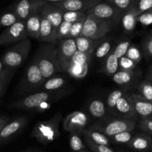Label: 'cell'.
Returning <instances> with one entry per match:
<instances>
[{
	"instance_id": "6da1fadb",
	"label": "cell",
	"mask_w": 152,
	"mask_h": 152,
	"mask_svg": "<svg viewBox=\"0 0 152 152\" xmlns=\"http://www.w3.org/2000/svg\"><path fill=\"white\" fill-rule=\"evenodd\" d=\"M63 121V116L61 112L56 113L46 121H40L33 127L30 137L34 138L38 142L43 145H48L61 137L59 127Z\"/></svg>"
},
{
	"instance_id": "7a4b0ae2",
	"label": "cell",
	"mask_w": 152,
	"mask_h": 152,
	"mask_svg": "<svg viewBox=\"0 0 152 152\" xmlns=\"http://www.w3.org/2000/svg\"><path fill=\"white\" fill-rule=\"evenodd\" d=\"M34 60L45 80L54 76L58 72H62L58 63L55 45L45 44L40 46L35 55Z\"/></svg>"
},
{
	"instance_id": "3957f363",
	"label": "cell",
	"mask_w": 152,
	"mask_h": 152,
	"mask_svg": "<svg viewBox=\"0 0 152 152\" xmlns=\"http://www.w3.org/2000/svg\"><path fill=\"white\" fill-rule=\"evenodd\" d=\"M65 95L64 90L56 91H39L27 96L26 97L17 101L11 104V108L23 110L37 109L38 107L45 102H52L58 100Z\"/></svg>"
},
{
	"instance_id": "277c9868",
	"label": "cell",
	"mask_w": 152,
	"mask_h": 152,
	"mask_svg": "<svg viewBox=\"0 0 152 152\" xmlns=\"http://www.w3.org/2000/svg\"><path fill=\"white\" fill-rule=\"evenodd\" d=\"M31 43L26 38L15 43L2 56V62L4 67L16 69L26 61L30 52Z\"/></svg>"
},
{
	"instance_id": "5b68a950",
	"label": "cell",
	"mask_w": 152,
	"mask_h": 152,
	"mask_svg": "<svg viewBox=\"0 0 152 152\" xmlns=\"http://www.w3.org/2000/svg\"><path fill=\"white\" fill-rule=\"evenodd\" d=\"M114 27L115 26L112 23L104 21L93 14L87 13L81 36L94 40H101L110 32Z\"/></svg>"
},
{
	"instance_id": "8992f818",
	"label": "cell",
	"mask_w": 152,
	"mask_h": 152,
	"mask_svg": "<svg viewBox=\"0 0 152 152\" xmlns=\"http://www.w3.org/2000/svg\"><path fill=\"white\" fill-rule=\"evenodd\" d=\"M45 81L40 67L34 60L26 69L23 81L17 89V93L23 95L40 90Z\"/></svg>"
},
{
	"instance_id": "52a82bcc",
	"label": "cell",
	"mask_w": 152,
	"mask_h": 152,
	"mask_svg": "<svg viewBox=\"0 0 152 152\" xmlns=\"http://www.w3.org/2000/svg\"><path fill=\"white\" fill-rule=\"evenodd\" d=\"M136 127V120L124 118L109 119L99 122L90 127V128L100 131L107 137H110L124 131H133Z\"/></svg>"
},
{
	"instance_id": "ba28073f",
	"label": "cell",
	"mask_w": 152,
	"mask_h": 152,
	"mask_svg": "<svg viewBox=\"0 0 152 152\" xmlns=\"http://www.w3.org/2000/svg\"><path fill=\"white\" fill-rule=\"evenodd\" d=\"M87 13L93 14L104 21L109 22L115 26L120 23L124 14L122 11L106 1L99 2Z\"/></svg>"
},
{
	"instance_id": "9c48e42d",
	"label": "cell",
	"mask_w": 152,
	"mask_h": 152,
	"mask_svg": "<svg viewBox=\"0 0 152 152\" xmlns=\"http://www.w3.org/2000/svg\"><path fill=\"white\" fill-rule=\"evenodd\" d=\"M28 37L24 20H20L12 26L5 28L0 34V46L17 43Z\"/></svg>"
},
{
	"instance_id": "30bf717a",
	"label": "cell",
	"mask_w": 152,
	"mask_h": 152,
	"mask_svg": "<svg viewBox=\"0 0 152 152\" xmlns=\"http://www.w3.org/2000/svg\"><path fill=\"white\" fill-rule=\"evenodd\" d=\"M46 2L43 0H17L11 6L20 20H26L33 14L39 13Z\"/></svg>"
},
{
	"instance_id": "8fae6325",
	"label": "cell",
	"mask_w": 152,
	"mask_h": 152,
	"mask_svg": "<svg viewBox=\"0 0 152 152\" xmlns=\"http://www.w3.org/2000/svg\"><path fill=\"white\" fill-rule=\"evenodd\" d=\"M77 52L75 40L73 38H67L61 40L57 46V56L62 72H66L73 56Z\"/></svg>"
},
{
	"instance_id": "7c38bea8",
	"label": "cell",
	"mask_w": 152,
	"mask_h": 152,
	"mask_svg": "<svg viewBox=\"0 0 152 152\" xmlns=\"http://www.w3.org/2000/svg\"><path fill=\"white\" fill-rule=\"evenodd\" d=\"M88 122L87 114L82 111H74L66 116L63 120V128L70 134H81Z\"/></svg>"
},
{
	"instance_id": "4fadbf2b",
	"label": "cell",
	"mask_w": 152,
	"mask_h": 152,
	"mask_svg": "<svg viewBox=\"0 0 152 152\" xmlns=\"http://www.w3.org/2000/svg\"><path fill=\"white\" fill-rule=\"evenodd\" d=\"M90 57L91 55L77 51L72 59L66 72L74 78H84L88 72Z\"/></svg>"
},
{
	"instance_id": "5bb4252c",
	"label": "cell",
	"mask_w": 152,
	"mask_h": 152,
	"mask_svg": "<svg viewBox=\"0 0 152 152\" xmlns=\"http://www.w3.org/2000/svg\"><path fill=\"white\" fill-rule=\"evenodd\" d=\"M116 116L120 115L122 118L137 120L138 116L135 109L132 93H125L118 101L116 106Z\"/></svg>"
},
{
	"instance_id": "9a60e30c",
	"label": "cell",
	"mask_w": 152,
	"mask_h": 152,
	"mask_svg": "<svg viewBox=\"0 0 152 152\" xmlns=\"http://www.w3.org/2000/svg\"><path fill=\"white\" fill-rule=\"evenodd\" d=\"M104 0H67L65 2H56L55 5L64 11H81L87 13Z\"/></svg>"
},
{
	"instance_id": "2e32d148",
	"label": "cell",
	"mask_w": 152,
	"mask_h": 152,
	"mask_svg": "<svg viewBox=\"0 0 152 152\" xmlns=\"http://www.w3.org/2000/svg\"><path fill=\"white\" fill-rule=\"evenodd\" d=\"M27 122L26 117H19L8 122L0 132V145L6 142L18 134L25 127Z\"/></svg>"
},
{
	"instance_id": "e0dca14e",
	"label": "cell",
	"mask_w": 152,
	"mask_h": 152,
	"mask_svg": "<svg viewBox=\"0 0 152 152\" xmlns=\"http://www.w3.org/2000/svg\"><path fill=\"white\" fill-rule=\"evenodd\" d=\"M40 14L43 17H46L54 26L58 31L60 25L63 22V14L64 10L58 8L54 3H47L46 2L40 11Z\"/></svg>"
},
{
	"instance_id": "ac0fdd59",
	"label": "cell",
	"mask_w": 152,
	"mask_h": 152,
	"mask_svg": "<svg viewBox=\"0 0 152 152\" xmlns=\"http://www.w3.org/2000/svg\"><path fill=\"white\" fill-rule=\"evenodd\" d=\"M41 15V14H40ZM58 40L57 30L54 28L52 23L41 15V23H40V32L39 41L43 43H50Z\"/></svg>"
},
{
	"instance_id": "d6986e66",
	"label": "cell",
	"mask_w": 152,
	"mask_h": 152,
	"mask_svg": "<svg viewBox=\"0 0 152 152\" xmlns=\"http://www.w3.org/2000/svg\"><path fill=\"white\" fill-rule=\"evenodd\" d=\"M132 96L137 115L141 118L152 119V102L146 100L140 93H132Z\"/></svg>"
},
{
	"instance_id": "ffe728a7",
	"label": "cell",
	"mask_w": 152,
	"mask_h": 152,
	"mask_svg": "<svg viewBox=\"0 0 152 152\" xmlns=\"http://www.w3.org/2000/svg\"><path fill=\"white\" fill-rule=\"evenodd\" d=\"M151 141V136L143 132L134 136L127 145L137 151H149Z\"/></svg>"
},
{
	"instance_id": "44dd1931",
	"label": "cell",
	"mask_w": 152,
	"mask_h": 152,
	"mask_svg": "<svg viewBox=\"0 0 152 152\" xmlns=\"http://www.w3.org/2000/svg\"><path fill=\"white\" fill-rule=\"evenodd\" d=\"M25 23L28 36L39 41L41 23V15L40 12L29 17L27 20H25Z\"/></svg>"
},
{
	"instance_id": "7402d4cb",
	"label": "cell",
	"mask_w": 152,
	"mask_h": 152,
	"mask_svg": "<svg viewBox=\"0 0 152 152\" xmlns=\"http://www.w3.org/2000/svg\"><path fill=\"white\" fill-rule=\"evenodd\" d=\"M102 40H94L83 36H79L75 39L77 51L90 55H93Z\"/></svg>"
},
{
	"instance_id": "603a6c76",
	"label": "cell",
	"mask_w": 152,
	"mask_h": 152,
	"mask_svg": "<svg viewBox=\"0 0 152 152\" xmlns=\"http://www.w3.org/2000/svg\"><path fill=\"white\" fill-rule=\"evenodd\" d=\"M66 79L62 76H52L44 81L40 90L43 91L60 90L66 84Z\"/></svg>"
},
{
	"instance_id": "cb8c5ba5",
	"label": "cell",
	"mask_w": 152,
	"mask_h": 152,
	"mask_svg": "<svg viewBox=\"0 0 152 152\" xmlns=\"http://www.w3.org/2000/svg\"><path fill=\"white\" fill-rule=\"evenodd\" d=\"M84 137H87L92 141L97 144L104 145L110 146V140L109 137H107L105 134H102L100 131H98L93 128H85L82 132Z\"/></svg>"
},
{
	"instance_id": "d4e9b609",
	"label": "cell",
	"mask_w": 152,
	"mask_h": 152,
	"mask_svg": "<svg viewBox=\"0 0 152 152\" xmlns=\"http://www.w3.org/2000/svg\"><path fill=\"white\" fill-rule=\"evenodd\" d=\"M138 14L134 11V10L131 9L123 14L121 20L122 27L124 30L127 32H131L135 29L137 23V17Z\"/></svg>"
},
{
	"instance_id": "484cf974",
	"label": "cell",
	"mask_w": 152,
	"mask_h": 152,
	"mask_svg": "<svg viewBox=\"0 0 152 152\" xmlns=\"http://www.w3.org/2000/svg\"><path fill=\"white\" fill-rule=\"evenodd\" d=\"M89 113L93 117L96 119H102L107 113V107L105 103L102 99H94L88 106Z\"/></svg>"
},
{
	"instance_id": "4316f807",
	"label": "cell",
	"mask_w": 152,
	"mask_h": 152,
	"mask_svg": "<svg viewBox=\"0 0 152 152\" xmlns=\"http://www.w3.org/2000/svg\"><path fill=\"white\" fill-rule=\"evenodd\" d=\"M136 72L134 70H122L119 69L112 76L113 81L118 85H125L132 82L135 78Z\"/></svg>"
},
{
	"instance_id": "83f0119b",
	"label": "cell",
	"mask_w": 152,
	"mask_h": 152,
	"mask_svg": "<svg viewBox=\"0 0 152 152\" xmlns=\"http://www.w3.org/2000/svg\"><path fill=\"white\" fill-rule=\"evenodd\" d=\"M119 70V59L111 52L105 58L102 72L109 76H113Z\"/></svg>"
},
{
	"instance_id": "f1b7e54d",
	"label": "cell",
	"mask_w": 152,
	"mask_h": 152,
	"mask_svg": "<svg viewBox=\"0 0 152 152\" xmlns=\"http://www.w3.org/2000/svg\"><path fill=\"white\" fill-rule=\"evenodd\" d=\"M15 69L4 68L0 72V98L5 93L8 84L11 82Z\"/></svg>"
},
{
	"instance_id": "f546056e",
	"label": "cell",
	"mask_w": 152,
	"mask_h": 152,
	"mask_svg": "<svg viewBox=\"0 0 152 152\" xmlns=\"http://www.w3.org/2000/svg\"><path fill=\"white\" fill-rule=\"evenodd\" d=\"M125 94V92L121 90H116L114 91L111 92L108 96L107 99V109L113 115L116 116V106L118 101L119 100L121 97Z\"/></svg>"
},
{
	"instance_id": "4dcf8cb0",
	"label": "cell",
	"mask_w": 152,
	"mask_h": 152,
	"mask_svg": "<svg viewBox=\"0 0 152 152\" xmlns=\"http://www.w3.org/2000/svg\"><path fill=\"white\" fill-rule=\"evenodd\" d=\"M20 20L17 14L10 10L0 15V28H8Z\"/></svg>"
},
{
	"instance_id": "1f68e13d",
	"label": "cell",
	"mask_w": 152,
	"mask_h": 152,
	"mask_svg": "<svg viewBox=\"0 0 152 152\" xmlns=\"http://www.w3.org/2000/svg\"><path fill=\"white\" fill-rule=\"evenodd\" d=\"M138 93L149 102H152V82L145 79L140 83L137 87Z\"/></svg>"
},
{
	"instance_id": "d6a6232c",
	"label": "cell",
	"mask_w": 152,
	"mask_h": 152,
	"mask_svg": "<svg viewBox=\"0 0 152 152\" xmlns=\"http://www.w3.org/2000/svg\"><path fill=\"white\" fill-rule=\"evenodd\" d=\"M123 13L132 9L135 5L137 0H105Z\"/></svg>"
},
{
	"instance_id": "836d02e7",
	"label": "cell",
	"mask_w": 152,
	"mask_h": 152,
	"mask_svg": "<svg viewBox=\"0 0 152 152\" xmlns=\"http://www.w3.org/2000/svg\"><path fill=\"white\" fill-rule=\"evenodd\" d=\"M69 147L72 152H80L86 149L85 145L78 134H70Z\"/></svg>"
},
{
	"instance_id": "e575fe53",
	"label": "cell",
	"mask_w": 152,
	"mask_h": 152,
	"mask_svg": "<svg viewBox=\"0 0 152 152\" xmlns=\"http://www.w3.org/2000/svg\"><path fill=\"white\" fill-rule=\"evenodd\" d=\"M112 44L110 40H104L101 42L95 51V55L98 59L104 58L111 52Z\"/></svg>"
},
{
	"instance_id": "d590c367",
	"label": "cell",
	"mask_w": 152,
	"mask_h": 152,
	"mask_svg": "<svg viewBox=\"0 0 152 152\" xmlns=\"http://www.w3.org/2000/svg\"><path fill=\"white\" fill-rule=\"evenodd\" d=\"M87 16V13L81 11H64L63 14V21L67 23H74L78 21L81 19L84 18Z\"/></svg>"
},
{
	"instance_id": "8d00e7d4",
	"label": "cell",
	"mask_w": 152,
	"mask_h": 152,
	"mask_svg": "<svg viewBox=\"0 0 152 152\" xmlns=\"http://www.w3.org/2000/svg\"><path fill=\"white\" fill-rule=\"evenodd\" d=\"M134 137L132 131H124L109 137L110 142L116 144H128Z\"/></svg>"
},
{
	"instance_id": "74e56055",
	"label": "cell",
	"mask_w": 152,
	"mask_h": 152,
	"mask_svg": "<svg viewBox=\"0 0 152 152\" xmlns=\"http://www.w3.org/2000/svg\"><path fill=\"white\" fill-rule=\"evenodd\" d=\"M131 41L130 40H124L119 42L116 46V48L113 51V54L116 56L118 59L121 58L122 57L125 56L128 49L131 46Z\"/></svg>"
},
{
	"instance_id": "f35d334b",
	"label": "cell",
	"mask_w": 152,
	"mask_h": 152,
	"mask_svg": "<svg viewBox=\"0 0 152 152\" xmlns=\"http://www.w3.org/2000/svg\"><path fill=\"white\" fill-rule=\"evenodd\" d=\"M84 142H85V144L88 146L89 148L93 151V152H115L112 148H110V146L97 144L87 138V137H84Z\"/></svg>"
},
{
	"instance_id": "ab89813d",
	"label": "cell",
	"mask_w": 152,
	"mask_h": 152,
	"mask_svg": "<svg viewBox=\"0 0 152 152\" xmlns=\"http://www.w3.org/2000/svg\"><path fill=\"white\" fill-rule=\"evenodd\" d=\"M86 17H87V16H86ZM86 17L72 24L68 38H73V39H75L76 37L81 36Z\"/></svg>"
},
{
	"instance_id": "60d3db41",
	"label": "cell",
	"mask_w": 152,
	"mask_h": 152,
	"mask_svg": "<svg viewBox=\"0 0 152 152\" xmlns=\"http://www.w3.org/2000/svg\"><path fill=\"white\" fill-rule=\"evenodd\" d=\"M152 8V0H137L135 5L133 8L138 15L142 12Z\"/></svg>"
},
{
	"instance_id": "b9f144b4",
	"label": "cell",
	"mask_w": 152,
	"mask_h": 152,
	"mask_svg": "<svg viewBox=\"0 0 152 152\" xmlns=\"http://www.w3.org/2000/svg\"><path fill=\"white\" fill-rule=\"evenodd\" d=\"M72 23H67V22L63 21L61 24L60 25L59 28L57 31V37H58V40H62L64 39H67L69 34L70 28H71Z\"/></svg>"
},
{
	"instance_id": "7bdbcfd3",
	"label": "cell",
	"mask_w": 152,
	"mask_h": 152,
	"mask_svg": "<svg viewBox=\"0 0 152 152\" xmlns=\"http://www.w3.org/2000/svg\"><path fill=\"white\" fill-rule=\"evenodd\" d=\"M137 64H138L128 58V57L123 56L119 59V69L127 70V71L134 70Z\"/></svg>"
},
{
	"instance_id": "ee69618b",
	"label": "cell",
	"mask_w": 152,
	"mask_h": 152,
	"mask_svg": "<svg viewBox=\"0 0 152 152\" xmlns=\"http://www.w3.org/2000/svg\"><path fill=\"white\" fill-rule=\"evenodd\" d=\"M125 56L134 61L137 64H139L142 60V54L140 52V49L137 46L132 44L131 45V46L128 49Z\"/></svg>"
},
{
	"instance_id": "f6af8a7d",
	"label": "cell",
	"mask_w": 152,
	"mask_h": 152,
	"mask_svg": "<svg viewBox=\"0 0 152 152\" xmlns=\"http://www.w3.org/2000/svg\"><path fill=\"white\" fill-rule=\"evenodd\" d=\"M139 128L142 132L152 136L151 118H141L140 122H139Z\"/></svg>"
},
{
	"instance_id": "bcb514c9",
	"label": "cell",
	"mask_w": 152,
	"mask_h": 152,
	"mask_svg": "<svg viewBox=\"0 0 152 152\" xmlns=\"http://www.w3.org/2000/svg\"><path fill=\"white\" fill-rule=\"evenodd\" d=\"M137 21L142 26H148L152 24V8L142 12L137 17Z\"/></svg>"
},
{
	"instance_id": "7dc6e473",
	"label": "cell",
	"mask_w": 152,
	"mask_h": 152,
	"mask_svg": "<svg viewBox=\"0 0 152 152\" xmlns=\"http://www.w3.org/2000/svg\"><path fill=\"white\" fill-rule=\"evenodd\" d=\"M143 52L148 57L152 58V34L148 37L142 44Z\"/></svg>"
},
{
	"instance_id": "c3c4849f",
	"label": "cell",
	"mask_w": 152,
	"mask_h": 152,
	"mask_svg": "<svg viewBox=\"0 0 152 152\" xmlns=\"http://www.w3.org/2000/svg\"><path fill=\"white\" fill-rule=\"evenodd\" d=\"M9 118L7 116H0V132L2 131L4 127L9 122Z\"/></svg>"
},
{
	"instance_id": "681fc988",
	"label": "cell",
	"mask_w": 152,
	"mask_h": 152,
	"mask_svg": "<svg viewBox=\"0 0 152 152\" xmlns=\"http://www.w3.org/2000/svg\"><path fill=\"white\" fill-rule=\"evenodd\" d=\"M47 3H56V2H65L67 0H43Z\"/></svg>"
},
{
	"instance_id": "f907efd6",
	"label": "cell",
	"mask_w": 152,
	"mask_h": 152,
	"mask_svg": "<svg viewBox=\"0 0 152 152\" xmlns=\"http://www.w3.org/2000/svg\"><path fill=\"white\" fill-rule=\"evenodd\" d=\"M23 152H43V151L40 148H34V149H29V150L25 151H23Z\"/></svg>"
},
{
	"instance_id": "816d5d0a",
	"label": "cell",
	"mask_w": 152,
	"mask_h": 152,
	"mask_svg": "<svg viewBox=\"0 0 152 152\" xmlns=\"http://www.w3.org/2000/svg\"><path fill=\"white\" fill-rule=\"evenodd\" d=\"M147 79H148L149 81H151L152 82V67L151 66L149 69V72L147 75Z\"/></svg>"
},
{
	"instance_id": "f5cc1de1",
	"label": "cell",
	"mask_w": 152,
	"mask_h": 152,
	"mask_svg": "<svg viewBox=\"0 0 152 152\" xmlns=\"http://www.w3.org/2000/svg\"><path fill=\"white\" fill-rule=\"evenodd\" d=\"M3 66H3V64H2V61H0V72H1V71H2V69H3V68H2Z\"/></svg>"
},
{
	"instance_id": "db71d44e",
	"label": "cell",
	"mask_w": 152,
	"mask_h": 152,
	"mask_svg": "<svg viewBox=\"0 0 152 152\" xmlns=\"http://www.w3.org/2000/svg\"><path fill=\"white\" fill-rule=\"evenodd\" d=\"M149 151H150L151 152H152V141H151V146H150V148H149Z\"/></svg>"
},
{
	"instance_id": "11a10c76",
	"label": "cell",
	"mask_w": 152,
	"mask_h": 152,
	"mask_svg": "<svg viewBox=\"0 0 152 152\" xmlns=\"http://www.w3.org/2000/svg\"><path fill=\"white\" fill-rule=\"evenodd\" d=\"M80 152H88L87 151V149H85V150H83V151H80Z\"/></svg>"
},
{
	"instance_id": "9f6ffc18",
	"label": "cell",
	"mask_w": 152,
	"mask_h": 152,
	"mask_svg": "<svg viewBox=\"0 0 152 152\" xmlns=\"http://www.w3.org/2000/svg\"><path fill=\"white\" fill-rule=\"evenodd\" d=\"M151 34H152V30L151 31Z\"/></svg>"
},
{
	"instance_id": "6f0895ef",
	"label": "cell",
	"mask_w": 152,
	"mask_h": 152,
	"mask_svg": "<svg viewBox=\"0 0 152 152\" xmlns=\"http://www.w3.org/2000/svg\"><path fill=\"white\" fill-rule=\"evenodd\" d=\"M151 67H152V65H151Z\"/></svg>"
}]
</instances>
